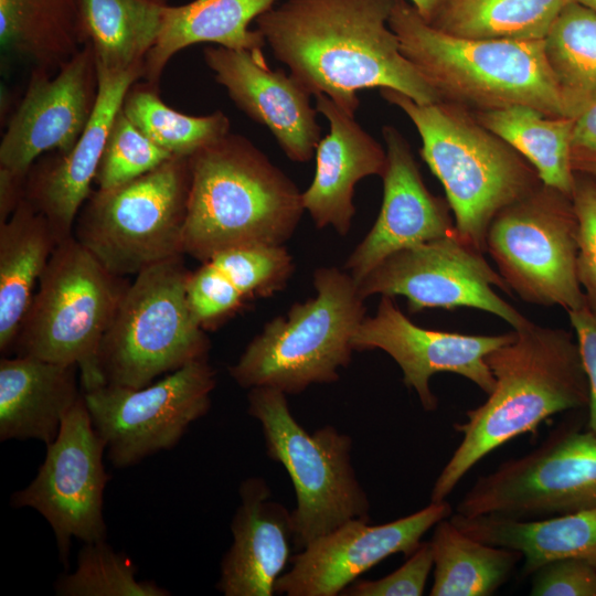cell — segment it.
<instances>
[{"mask_svg":"<svg viewBox=\"0 0 596 596\" xmlns=\"http://www.w3.org/2000/svg\"><path fill=\"white\" fill-rule=\"evenodd\" d=\"M105 444L95 430L83 394L65 416L33 480L11 496L13 508H31L50 524L58 560L68 570L72 539L106 540Z\"/></svg>","mask_w":596,"mask_h":596,"instance_id":"cell-14","label":"cell"},{"mask_svg":"<svg viewBox=\"0 0 596 596\" xmlns=\"http://www.w3.org/2000/svg\"><path fill=\"white\" fill-rule=\"evenodd\" d=\"M486 252L522 300L567 312L586 304L577 275L578 223L571 196L542 182L502 209Z\"/></svg>","mask_w":596,"mask_h":596,"instance_id":"cell-11","label":"cell"},{"mask_svg":"<svg viewBox=\"0 0 596 596\" xmlns=\"http://www.w3.org/2000/svg\"><path fill=\"white\" fill-rule=\"evenodd\" d=\"M596 507V435L564 422L534 449L480 476L456 505L464 517L542 519Z\"/></svg>","mask_w":596,"mask_h":596,"instance_id":"cell-12","label":"cell"},{"mask_svg":"<svg viewBox=\"0 0 596 596\" xmlns=\"http://www.w3.org/2000/svg\"><path fill=\"white\" fill-rule=\"evenodd\" d=\"M136 83L127 92L121 110L146 137L171 156L190 157L230 132V119L223 111L185 115L166 105L155 87Z\"/></svg>","mask_w":596,"mask_h":596,"instance_id":"cell-35","label":"cell"},{"mask_svg":"<svg viewBox=\"0 0 596 596\" xmlns=\"http://www.w3.org/2000/svg\"><path fill=\"white\" fill-rule=\"evenodd\" d=\"M88 42L82 0H0L3 54L56 73Z\"/></svg>","mask_w":596,"mask_h":596,"instance_id":"cell-28","label":"cell"},{"mask_svg":"<svg viewBox=\"0 0 596 596\" xmlns=\"http://www.w3.org/2000/svg\"><path fill=\"white\" fill-rule=\"evenodd\" d=\"M190 181L188 157H172L123 185L97 189L82 206L73 236L120 277L184 255Z\"/></svg>","mask_w":596,"mask_h":596,"instance_id":"cell-10","label":"cell"},{"mask_svg":"<svg viewBox=\"0 0 596 596\" xmlns=\"http://www.w3.org/2000/svg\"><path fill=\"white\" fill-rule=\"evenodd\" d=\"M572 163L575 172L585 173L596 180V155L581 151L572 152Z\"/></svg>","mask_w":596,"mask_h":596,"instance_id":"cell-44","label":"cell"},{"mask_svg":"<svg viewBox=\"0 0 596 596\" xmlns=\"http://www.w3.org/2000/svg\"><path fill=\"white\" fill-rule=\"evenodd\" d=\"M383 137L386 167L381 210L344 264L356 284L391 255L456 232L446 203L425 187L406 140L389 126Z\"/></svg>","mask_w":596,"mask_h":596,"instance_id":"cell-20","label":"cell"},{"mask_svg":"<svg viewBox=\"0 0 596 596\" xmlns=\"http://www.w3.org/2000/svg\"><path fill=\"white\" fill-rule=\"evenodd\" d=\"M433 554L428 541L406 557L404 564L389 575L374 579H356L342 596H421L433 571Z\"/></svg>","mask_w":596,"mask_h":596,"instance_id":"cell-39","label":"cell"},{"mask_svg":"<svg viewBox=\"0 0 596 596\" xmlns=\"http://www.w3.org/2000/svg\"><path fill=\"white\" fill-rule=\"evenodd\" d=\"M316 110L329 121V134L316 148V172L302 192L304 209L318 228L332 226L344 236L355 213L354 185L383 175L386 152L355 120L324 94L315 95Z\"/></svg>","mask_w":596,"mask_h":596,"instance_id":"cell-23","label":"cell"},{"mask_svg":"<svg viewBox=\"0 0 596 596\" xmlns=\"http://www.w3.org/2000/svg\"><path fill=\"white\" fill-rule=\"evenodd\" d=\"M190 274L179 255L135 275L98 350L105 384L140 389L209 358L210 340L188 300Z\"/></svg>","mask_w":596,"mask_h":596,"instance_id":"cell-8","label":"cell"},{"mask_svg":"<svg viewBox=\"0 0 596 596\" xmlns=\"http://www.w3.org/2000/svg\"><path fill=\"white\" fill-rule=\"evenodd\" d=\"M573 151L596 155V98L585 104L574 117Z\"/></svg>","mask_w":596,"mask_h":596,"instance_id":"cell-42","label":"cell"},{"mask_svg":"<svg viewBox=\"0 0 596 596\" xmlns=\"http://www.w3.org/2000/svg\"><path fill=\"white\" fill-rule=\"evenodd\" d=\"M248 414L260 424L267 456L288 472L296 496L294 547L305 549L352 519L370 520L371 504L352 464V438L332 425L305 429L287 395L253 387Z\"/></svg>","mask_w":596,"mask_h":596,"instance_id":"cell-9","label":"cell"},{"mask_svg":"<svg viewBox=\"0 0 596 596\" xmlns=\"http://www.w3.org/2000/svg\"><path fill=\"white\" fill-rule=\"evenodd\" d=\"M98 96L88 125L65 153L49 152L30 168L24 199L49 222L57 241L73 236L76 217L91 195L105 142L129 88L143 67L109 71L98 66Z\"/></svg>","mask_w":596,"mask_h":596,"instance_id":"cell-19","label":"cell"},{"mask_svg":"<svg viewBox=\"0 0 596 596\" xmlns=\"http://www.w3.org/2000/svg\"><path fill=\"white\" fill-rule=\"evenodd\" d=\"M316 296L267 322L228 368L243 389L272 387L295 395L333 383L351 362L352 338L365 316L358 284L337 267L313 273Z\"/></svg>","mask_w":596,"mask_h":596,"instance_id":"cell-6","label":"cell"},{"mask_svg":"<svg viewBox=\"0 0 596 596\" xmlns=\"http://www.w3.org/2000/svg\"><path fill=\"white\" fill-rule=\"evenodd\" d=\"M544 46L574 118L596 98V12L571 0L553 22Z\"/></svg>","mask_w":596,"mask_h":596,"instance_id":"cell-34","label":"cell"},{"mask_svg":"<svg viewBox=\"0 0 596 596\" xmlns=\"http://www.w3.org/2000/svg\"><path fill=\"white\" fill-rule=\"evenodd\" d=\"M98 96V67L86 43L54 74L32 70L0 142V168L26 178L47 152L70 151L88 125Z\"/></svg>","mask_w":596,"mask_h":596,"instance_id":"cell-16","label":"cell"},{"mask_svg":"<svg viewBox=\"0 0 596 596\" xmlns=\"http://www.w3.org/2000/svg\"><path fill=\"white\" fill-rule=\"evenodd\" d=\"M395 0H286L255 21L276 60L310 95L354 116L358 92L380 87L418 104L443 102L401 52L389 25Z\"/></svg>","mask_w":596,"mask_h":596,"instance_id":"cell-1","label":"cell"},{"mask_svg":"<svg viewBox=\"0 0 596 596\" xmlns=\"http://www.w3.org/2000/svg\"><path fill=\"white\" fill-rule=\"evenodd\" d=\"M494 287L512 294L483 253L457 231L391 255L358 283L364 299L376 294L403 296L411 312L465 307L496 315L514 330L528 326L531 321L504 301Z\"/></svg>","mask_w":596,"mask_h":596,"instance_id":"cell-15","label":"cell"},{"mask_svg":"<svg viewBox=\"0 0 596 596\" xmlns=\"http://www.w3.org/2000/svg\"><path fill=\"white\" fill-rule=\"evenodd\" d=\"M568 317L588 382L586 428L596 435V311L586 302L581 308L568 311Z\"/></svg>","mask_w":596,"mask_h":596,"instance_id":"cell-41","label":"cell"},{"mask_svg":"<svg viewBox=\"0 0 596 596\" xmlns=\"http://www.w3.org/2000/svg\"><path fill=\"white\" fill-rule=\"evenodd\" d=\"M432 596H490L511 576L520 552L491 545L461 531L449 517L435 526Z\"/></svg>","mask_w":596,"mask_h":596,"instance_id":"cell-31","label":"cell"},{"mask_svg":"<svg viewBox=\"0 0 596 596\" xmlns=\"http://www.w3.org/2000/svg\"><path fill=\"white\" fill-rule=\"evenodd\" d=\"M449 519L473 539L520 552L524 576L560 558H579L596 567V507L533 520L456 512Z\"/></svg>","mask_w":596,"mask_h":596,"instance_id":"cell-27","label":"cell"},{"mask_svg":"<svg viewBox=\"0 0 596 596\" xmlns=\"http://www.w3.org/2000/svg\"><path fill=\"white\" fill-rule=\"evenodd\" d=\"M76 365L29 355L0 360V440L51 444L81 398Z\"/></svg>","mask_w":596,"mask_h":596,"instance_id":"cell-24","label":"cell"},{"mask_svg":"<svg viewBox=\"0 0 596 596\" xmlns=\"http://www.w3.org/2000/svg\"><path fill=\"white\" fill-rule=\"evenodd\" d=\"M238 494L233 541L222 558L216 588L225 596H273L291 557V511L273 499L262 477L246 478Z\"/></svg>","mask_w":596,"mask_h":596,"instance_id":"cell-22","label":"cell"},{"mask_svg":"<svg viewBox=\"0 0 596 596\" xmlns=\"http://www.w3.org/2000/svg\"><path fill=\"white\" fill-rule=\"evenodd\" d=\"M167 0H82L83 20L97 65L143 67L162 26Z\"/></svg>","mask_w":596,"mask_h":596,"instance_id":"cell-32","label":"cell"},{"mask_svg":"<svg viewBox=\"0 0 596 596\" xmlns=\"http://www.w3.org/2000/svg\"><path fill=\"white\" fill-rule=\"evenodd\" d=\"M588 9H590L592 11L596 12V0H573Z\"/></svg>","mask_w":596,"mask_h":596,"instance_id":"cell-46","label":"cell"},{"mask_svg":"<svg viewBox=\"0 0 596 596\" xmlns=\"http://www.w3.org/2000/svg\"><path fill=\"white\" fill-rule=\"evenodd\" d=\"M571 199L578 223V280L587 305L596 311V180L575 172Z\"/></svg>","mask_w":596,"mask_h":596,"instance_id":"cell-38","label":"cell"},{"mask_svg":"<svg viewBox=\"0 0 596 596\" xmlns=\"http://www.w3.org/2000/svg\"><path fill=\"white\" fill-rule=\"evenodd\" d=\"M448 0H408L422 18L428 23Z\"/></svg>","mask_w":596,"mask_h":596,"instance_id":"cell-45","label":"cell"},{"mask_svg":"<svg viewBox=\"0 0 596 596\" xmlns=\"http://www.w3.org/2000/svg\"><path fill=\"white\" fill-rule=\"evenodd\" d=\"M146 137L120 110L114 118L95 177L98 189L132 181L172 158Z\"/></svg>","mask_w":596,"mask_h":596,"instance_id":"cell-37","label":"cell"},{"mask_svg":"<svg viewBox=\"0 0 596 596\" xmlns=\"http://www.w3.org/2000/svg\"><path fill=\"white\" fill-rule=\"evenodd\" d=\"M389 25L403 55L444 100L459 99L485 110L528 105L571 117L544 40L456 36L430 25L406 0H395Z\"/></svg>","mask_w":596,"mask_h":596,"instance_id":"cell-4","label":"cell"},{"mask_svg":"<svg viewBox=\"0 0 596 596\" xmlns=\"http://www.w3.org/2000/svg\"><path fill=\"white\" fill-rule=\"evenodd\" d=\"M382 96L415 125L421 155L441 182L458 235L481 253L493 217L541 183L518 152L456 106L418 104L387 88Z\"/></svg>","mask_w":596,"mask_h":596,"instance_id":"cell-5","label":"cell"},{"mask_svg":"<svg viewBox=\"0 0 596 596\" xmlns=\"http://www.w3.org/2000/svg\"><path fill=\"white\" fill-rule=\"evenodd\" d=\"M514 331L512 341L486 356L492 391L466 412V421L454 424L461 440L437 476L430 501L446 500L465 475L500 446L535 433L553 415L588 406L575 334L533 322Z\"/></svg>","mask_w":596,"mask_h":596,"instance_id":"cell-2","label":"cell"},{"mask_svg":"<svg viewBox=\"0 0 596 596\" xmlns=\"http://www.w3.org/2000/svg\"><path fill=\"white\" fill-rule=\"evenodd\" d=\"M188 160L184 255L203 263L228 248L284 245L294 234L302 193L247 138L228 132Z\"/></svg>","mask_w":596,"mask_h":596,"instance_id":"cell-3","label":"cell"},{"mask_svg":"<svg viewBox=\"0 0 596 596\" xmlns=\"http://www.w3.org/2000/svg\"><path fill=\"white\" fill-rule=\"evenodd\" d=\"M531 576L532 596H596V567L584 560H554Z\"/></svg>","mask_w":596,"mask_h":596,"instance_id":"cell-40","label":"cell"},{"mask_svg":"<svg viewBox=\"0 0 596 596\" xmlns=\"http://www.w3.org/2000/svg\"><path fill=\"white\" fill-rule=\"evenodd\" d=\"M515 331L494 334H464L422 328L412 322L392 297L381 296L374 316L365 317L352 338L354 351L382 350L400 366L404 384L414 390L422 407L433 412L438 400L430 379L440 372L471 381L487 395L494 379L486 356L512 341Z\"/></svg>","mask_w":596,"mask_h":596,"instance_id":"cell-18","label":"cell"},{"mask_svg":"<svg viewBox=\"0 0 596 596\" xmlns=\"http://www.w3.org/2000/svg\"><path fill=\"white\" fill-rule=\"evenodd\" d=\"M571 0H448L429 22L467 39L544 40Z\"/></svg>","mask_w":596,"mask_h":596,"instance_id":"cell-33","label":"cell"},{"mask_svg":"<svg viewBox=\"0 0 596 596\" xmlns=\"http://www.w3.org/2000/svg\"><path fill=\"white\" fill-rule=\"evenodd\" d=\"M25 179L0 168V224L6 222L24 198Z\"/></svg>","mask_w":596,"mask_h":596,"instance_id":"cell-43","label":"cell"},{"mask_svg":"<svg viewBox=\"0 0 596 596\" xmlns=\"http://www.w3.org/2000/svg\"><path fill=\"white\" fill-rule=\"evenodd\" d=\"M292 270V258L284 245L222 251L191 272L190 308L204 330L214 328L246 301L281 290Z\"/></svg>","mask_w":596,"mask_h":596,"instance_id":"cell-25","label":"cell"},{"mask_svg":"<svg viewBox=\"0 0 596 596\" xmlns=\"http://www.w3.org/2000/svg\"><path fill=\"white\" fill-rule=\"evenodd\" d=\"M128 557L104 541L85 543L76 568L55 583L60 596H168L171 593L153 582L139 581Z\"/></svg>","mask_w":596,"mask_h":596,"instance_id":"cell-36","label":"cell"},{"mask_svg":"<svg viewBox=\"0 0 596 596\" xmlns=\"http://www.w3.org/2000/svg\"><path fill=\"white\" fill-rule=\"evenodd\" d=\"M446 501H430L423 509L394 521L371 525L352 519L291 555L290 566L278 578L275 593L287 596H337L359 576L397 553L409 556L424 535L450 517Z\"/></svg>","mask_w":596,"mask_h":596,"instance_id":"cell-17","label":"cell"},{"mask_svg":"<svg viewBox=\"0 0 596 596\" xmlns=\"http://www.w3.org/2000/svg\"><path fill=\"white\" fill-rule=\"evenodd\" d=\"M215 386V370L201 359L140 389L104 384L83 397L107 458L121 469L173 448L209 412Z\"/></svg>","mask_w":596,"mask_h":596,"instance_id":"cell-13","label":"cell"},{"mask_svg":"<svg viewBox=\"0 0 596 596\" xmlns=\"http://www.w3.org/2000/svg\"><path fill=\"white\" fill-rule=\"evenodd\" d=\"M277 0H193L168 4L155 46L143 63V76L157 88L168 62L181 50L198 43H214L226 49L248 51L265 61V38L248 25L274 7Z\"/></svg>","mask_w":596,"mask_h":596,"instance_id":"cell-26","label":"cell"},{"mask_svg":"<svg viewBox=\"0 0 596 596\" xmlns=\"http://www.w3.org/2000/svg\"><path fill=\"white\" fill-rule=\"evenodd\" d=\"M46 219L24 198L0 224V351L12 350L33 289L57 245Z\"/></svg>","mask_w":596,"mask_h":596,"instance_id":"cell-29","label":"cell"},{"mask_svg":"<svg viewBox=\"0 0 596 596\" xmlns=\"http://www.w3.org/2000/svg\"><path fill=\"white\" fill-rule=\"evenodd\" d=\"M477 120L522 155L543 184L572 195L574 118L550 116L528 105H510L483 110Z\"/></svg>","mask_w":596,"mask_h":596,"instance_id":"cell-30","label":"cell"},{"mask_svg":"<svg viewBox=\"0 0 596 596\" xmlns=\"http://www.w3.org/2000/svg\"><path fill=\"white\" fill-rule=\"evenodd\" d=\"M129 283L74 236L62 241L39 279L14 354L76 365L82 391L104 385L98 350Z\"/></svg>","mask_w":596,"mask_h":596,"instance_id":"cell-7","label":"cell"},{"mask_svg":"<svg viewBox=\"0 0 596 596\" xmlns=\"http://www.w3.org/2000/svg\"><path fill=\"white\" fill-rule=\"evenodd\" d=\"M215 81L254 121L267 127L292 161H309L320 141L310 94L290 74L272 71L248 51L210 46L203 51Z\"/></svg>","mask_w":596,"mask_h":596,"instance_id":"cell-21","label":"cell"}]
</instances>
